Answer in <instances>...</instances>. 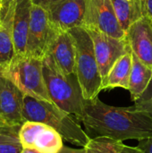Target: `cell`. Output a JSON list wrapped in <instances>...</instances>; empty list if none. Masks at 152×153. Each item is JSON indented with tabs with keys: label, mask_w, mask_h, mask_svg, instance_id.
Returning a JSON list of instances; mask_svg holds the SVG:
<instances>
[{
	"label": "cell",
	"mask_w": 152,
	"mask_h": 153,
	"mask_svg": "<svg viewBox=\"0 0 152 153\" xmlns=\"http://www.w3.org/2000/svg\"><path fill=\"white\" fill-rule=\"evenodd\" d=\"M80 121L96 136L121 142L152 137V116L150 113L140 110L135 106H109L98 97L85 100L83 115Z\"/></svg>",
	"instance_id": "obj_1"
},
{
	"label": "cell",
	"mask_w": 152,
	"mask_h": 153,
	"mask_svg": "<svg viewBox=\"0 0 152 153\" xmlns=\"http://www.w3.org/2000/svg\"><path fill=\"white\" fill-rule=\"evenodd\" d=\"M22 115L25 121L47 125L58 132L66 142L82 148L90 139L73 115L64 111L53 102L24 95Z\"/></svg>",
	"instance_id": "obj_2"
},
{
	"label": "cell",
	"mask_w": 152,
	"mask_h": 153,
	"mask_svg": "<svg viewBox=\"0 0 152 153\" xmlns=\"http://www.w3.org/2000/svg\"><path fill=\"white\" fill-rule=\"evenodd\" d=\"M42 61L46 86L52 102L80 121L86 100L76 74H64L49 54H47Z\"/></svg>",
	"instance_id": "obj_3"
},
{
	"label": "cell",
	"mask_w": 152,
	"mask_h": 153,
	"mask_svg": "<svg viewBox=\"0 0 152 153\" xmlns=\"http://www.w3.org/2000/svg\"><path fill=\"white\" fill-rule=\"evenodd\" d=\"M74 39L75 74L86 100L98 97L103 90V81L99 69L92 39L83 27H76L69 30Z\"/></svg>",
	"instance_id": "obj_4"
},
{
	"label": "cell",
	"mask_w": 152,
	"mask_h": 153,
	"mask_svg": "<svg viewBox=\"0 0 152 153\" xmlns=\"http://www.w3.org/2000/svg\"><path fill=\"white\" fill-rule=\"evenodd\" d=\"M3 73L25 95L52 102L46 86L42 59L26 54L15 55Z\"/></svg>",
	"instance_id": "obj_5"
},
{
	"label": "cell",
	"mask_w": 152,
	"mask_h": 153,
	"mask_svg": "<svg viewBox=\"0 0 152 153\" xmlns=\"http://www.w3.org/2000/svg\"><path fill=\"white\" fill-rule=\"evenodd\" d=\"M58 32L50 22L47 10L32 4L25 54L43 59Z\"/></svg>",
	"instance_id": "obj_6"
},
{
	"label": "cell",
	"mask_w": 152,
	"mask_h": 153,
	"mask_svg": "<svg viewBox=\"0 0 152 153\" xmlns=\"http://www.w3.org/2000/svg\"><path fill=\"white\" fill-rule=\"evenodd\" d=\"M83 27L94 29L117 39H125L111 0H85Z\"/></svg>",
	"instance_id": "obj_7"
},
{
	"label": "cell",
	"mask_w": 152,
	"mask_h": 153,
	"mask_svg": "<svg viewBox=\"0 0 152 153\" xmlns=\"http://www.w3.org/2000/svg\"><path fill=\"white\" fill-rule=\"evenodd\" d=\"M18 136L22 148H32L41 153H57L64 146L58 132L38 122L25 121L20 126Z\"/></svg>",
	"instance_id": "obj_8"
},
{
	"label": "cell",
	"mask_w": 152,
	"mask_h": 153,
	"mask_svg": "<svg viewBox=\"0 0 152 153\" xmlns=\"http://www.w3.org/2000/svg\"><path fill=\"white\" fill-rule=\"evenodd\" d=\"M86 30L92 39L99 69L104 82L112 66L130 49V46L126 39H117L94 29Z\"/></svg>",
	"instance_id": "obj_9"
},
{
	"label": "cell",
	"mask_w": 152,
	"mask_h": 153,
	"mask_svg": "<svg viewBox=\"0 0 152 153\" xmlns=\"http://www.w3.org/2000/svg\"><path fill=\"white\" fill-rule=\"evenodd\" d=\"M46 10L57 31H69L84 24L85 0H57Z\"/></svg>",
	"instance_id": "obj_10"
},
{
	"label": "cell",
	"mask_w": 152,
	"mask_h": 153,
	"mask_svg": "<svg viewBox=\"0 0 152 153\" xmlns=\"http://www.w3.org/2000/svg\"><path fill=\"white\" fill-rule=\"evenodd\" d=\"M24 95L4 76L0 87V117L10 126H21L25 122L22 115Z\"/></svg>",
	"instance_id": "obj_11"
},
{
	"label": "cell",
	"mask_w": 152,
	"mask_h": 153,
	"mask_svg": "<svg viewBox=\"0 0 152 153\" xmlns=\"http://www.w3.org/2000/svg\"><path fill=\"white\" fill-rule=\"evenodd\" d=\"M125 39L132 52L152 68V20L143 16L133 23L126 31Z\"/></svg>",
	"instance_id": "obj_12"
},
{
	"label": "cell",
	"mask_w": 152,
	"mask_h": 153,
	"mask_svg": "<svg viewBox=\"0 0 152 153\" xmlns=\"http://www.w3.org/2000/svg\"><path fill=\"white\" fill-rule=\"evenodd\" d=\"M14 7L15 0L2 2L0 14V69H4L16 55L13 33Z\"/></svg>",
	"instance_id": "obj_13"
},
{
	"label": "cell",
	"mask_w": 152,
	"mask_h": 153,
	"mask_svg": "<svg viewBox=\"0 0 152 153\" xmlns=\"http://www.w3.org/2000/svg\"><path fill=\"white\" fill-rule=\"evenodd\" d=\"M59 69L65 74H75L76 49L74 39L70 31H59L48 53Z\"/></svg>",
	"instance_id": "obj_14"
},
{
	"label": "cell",
	"mask_w": 152,
	"mask_h": 153,
	"mask_svg": "<svg viewBox=\"0 0 152 153\" xmlns=\"http://www.w3.org/2000/svg\"><path fill=\"white\" fill-rule=\"evenodd\" d=\"M32 4L31 0H15L13 33L16 55L26 52Z\"/></svg>",
	"instance_id": "obj_15"
},
{
	"label": "cell",
	"mask_w": 152,
	"mask_h": 153,
	"mask_svg": "<svg viewBox=\"0 0 152 153\" xmlns=\"http://www.w3.org/2000/svg\"><path fill=\"white\" fill-rule=\"evenodd\" d=\"M133 66V52L130 49L112 66L103 82V90L123 88L128 90Z\"/></svg>",
	"instance_id": "obj_16"
},
{
	"label": "cell",
	"mask_w": 152,
	"mask_h": 153,
	"mask_svg": "<svg viewBox=\"0 0 152 153\" xmlns=\"http://www.w3.org/2000/svg\"><path fill=\"white\" fill-rule=\"evenodd\" d=\"M152 79V68L141 61L133 53V66L128 91L135 102L148 88Z\"/></svg>",
	"instance_id": "obj_17"
},
{
	"label": "cell",
	"mask_w": 152,
	"mask_h": 153,
	"mask_svg": "<svg viewBox=\"0 0 152 153\" xmlns=\"http://www.w3.org/2000/svg\"><path fill=\"white\" fill-rule=\"evenodd\" d=\"M118 22L125 31L136 21L145 16L144 4L140 0H111Z\"/></svg>",
	"instance_id": "obj_18"
},
{
	"label": "cell",
	"mask_w": 152,
	"mask_h": 153,
	"mask_svg": "<svg viewBox=\"0 0 152 153\" xmlns=\"http://www.w3.org/2000/svg\"><path fill=\"white\" fill-rule=\"evenodd\" d=\"M125 144L108 137L96 136L90 138L83 147L85 153H121Z\"/></svg>",
	"instance_id": "obj_19"
},
{
	"label": "cell",
	"mask_w": 152,
	"mask_h": 153,
	"mask_svg": "<svg viewBox=\"0 0 152 153\" xmlns=\"http://www.w3.org/2000/svg\"><path fill=\"white\" fill-rule=\"evenodd\" d=\"M134 103L136 108L148 112L152 116V79L146 91Z\"/></svg>",
	"instance_id": "obj_20"
},
{
	"label": "cell",
	"mask_w": 152,
	"mask_h": 153,
	"mask_svg": "<svg viewBox=\"0 0 152 153\" xmlns=\"http://www.w3.org/2000/svg\"><path fill=\"white\" fill-rule=\"evenodd\" d=\"M20 126H9L0 129V143H20L19 133Z\"/></svg>",
	"instance_id": "obj_21"
},
{
	"label": "cell",
	"mask_w": 152,
	"mask_h": 153,
	"mask_svg": "<svg viewBox=\"0 0 152 153\" xmlns=\"http://www.w3.org/2000/svg\"><path fill=\"white\" fill-rule=\"evenodd\" d=\"M22 146L20 143H0V153H21Z\"/></svg>",
	"instance_id": "obj_22"
},
{
	"label": "cell",
	"mask_w": 152,
	"mask_h": 153,
	"mask_svg": "<svg viewBox=\"0 0 152 153\" xmlns=\"http://www.w3.org/2000/svg\"><path fill=\"white\" fill-rule=\"evenodd\" d=\"M137 147L144 153H152V137L139 141Z\"/></svg>",
	"instance_id": "obj_23"
},
{
	"label": "cell",
	"mask_w": 152,
	"mask_h": 153,
	"mask_svg": "<svg viewBox=\"0 0 152 153\" xmlns=\"http://www.w3.org/2000/svg\"><path fill=\"white\" fill-rule=\"evenodd\" d=\"M57 0H31L32 4L35 5H39L44 9H47L52 4L56 2Z\"/></svg>",
	"instance_id": "obj_24"
},
{
	"label": "cell",
	"mask_w": 152,
	"mask_h": 153,
	"mask_svg": "<svg viewBox=\"0 0 152 153\" xmlns=\"http://www.w3.org/2000/svg\"><path fill=\"white\" fill-rule=\"evenodd\" d=\"M57 153H85V151H84V148L74 149V148H70L67 146H63V148Z\"/></svg>",
	"instance_id": "obj_25"
},
{
	"label": "cell",
	"mask_w": 152,
	"mask_h": 153,
	"mask_svg": "<svg viewBox=\"0 0 152 153\" xmlns=\"http://www.w3.org/2000/svg\"><path fill=\"white\" fill-rule=\"evenodd\" d=\"M121 153H144L142 152L137 146L136 147H132V146H127L125 145Z\"/></svg>",
	"instance_id": "obj_26"
},
{
	"label": "cell",
	"mask_w": 152,
	"mask_h": 153,
	"mask_svg": "<svg viewBox=\"0 0 152 153\" xmlns=\"http://www.w3.org/2000/svg\"><path fill=\"white\" fill-rule=\"evenodd\" d=\"M145 15L152 20V0H147L144 5Z\"/></svg>",
	"instance_id": "obj_27"
},
{
	"label": "cell",
	"mask_w": 152,
	"mask_h": 153,
	"mask_svg": "<svg viewBox=\"0 0 152 153\" xmlns=\"http://www.w3.org/2000/svg\"><path fill=\"white\" fill-rule=\"evenodd\" d=\"M21 153H41V152H39V151H37V150H35V149H32V148H22V152Z\"/></svg>",
	"instance_id": "obj_28"
},
{
	"label": "cell",
	"mask_w": 152,
	"mask_h": 153,
	"mask_svg": "<svg viewBox=\"0 0 152 153\" xmlns=\"http://www.w3.org/2000/svg\"><path fill=\"white\" fill-rule=\"evenodd\" d=\"M10 126H8L4 121V119L0 117V129H4V128H6V127H9Z\"/></svg>",
	"instance_id": "obj_29"
},
{
	"label": "cell",
	"mask_w": 152,
	"mask_h": 153,
	"mask_svg": "<svg viewBox=\"0 0 152 153\" xmlns=\"http://www.w3.org/2000/svg\"><path fill=\"white\" fill-rule=\"evenodd\" d=\"M4 78V73H3V69H0V87L2 85Z\"/></svg>",
	"instance_id": "obj_30"
},
{
	"label": "cell",
	"mask_w": 152,
	"mask_h": 153,
	"mask_svg": "<svg viewBox=\"0 0 152 153\" xmlns=\"http://www.w3.org/2000/svg\"><path fill=\"white\" fill-rule=\"evenodd\" d=\"M140 1H141V2H142V3L144 5H145V3H146V1H147V0H140Z\"/></svg>",
	"instance_id": "obj_31"
},
{
	"label": "cell",
	"mask_w": 152,
	"mask_h": 153,
	"mask_svg": "<svg viewBox=\"0 0 152 153\" xmlns=\"http://www.w3.org/2000/svg\"><path fill=\"white\" fill-rule=\"evenodd\" d=\"M1 10H2V2H0V14H1Z\"/></svg>",
	"instance_id": "obj_32"
},
{
	"label": "cell",
	"mask_w": 152,
	"mask_h": 153,
	"mask_svg": "<svg viewBox=\"0 0 152 153\" xmlns=\"http://www.w3.org/2000/svg\"><path fill=\"white\" fill-rule=\"evenodd\" d=\"M3 1H4V0H0V2H3Z\"/></svg>",
	"instance_id": "obj_33"
}]
</instances>
